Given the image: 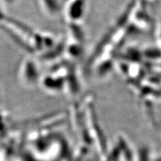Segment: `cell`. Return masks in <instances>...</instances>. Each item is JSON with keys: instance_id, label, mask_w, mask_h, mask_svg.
<instances>
[{"instance_id": "obj_1", "label": "cell", "mask_w": 161, "mask_h": 161, "mask_svg": "<svg viewBox=\"0 0 161 161\" xmlns=\"http://www.w3.org/2000/svg\"><path fill=\"white\" fill-rule=\"evenodd\" d=\"M37 69L35 63L31 60H25L20 68V78L23 84L26 86H32L37 80Z\"/></svg>"}, {"instance_id": "obj_2", "label": "cell", "mask_w": 161, "mask_h": 161, "mask_svg": "<svg viewBox=\"0 0 161 161\" xmlns=\"http://www.w3.org/2000/svg\"><path fill=\"white\" fill-rule=\"evenodd\" d=\"M85 0H69L66 7L67 17L70 19H78L83 14Z\"/></svg>"}, {"instance_id": "obj_3", "label": "cell", "mask_w": 161, "mask_h": 161, "mask_svg": "<svg viewBox=\"0 0 161 161\" xmlns=\"http://www.w3.org/2000/svg\"><path fill=\"white\" fill-rule=\"evenodd\" d=\"M40 8L46 15L55 17L60 10V0H37Z\"/></svg>"}, {"instance_id": "obj_4", "label": "cell", "mask_w": 161, "mask_h": 161, "mask_svg": "<svg viewBox=\"0 0 161 161\" xmlns=\"http://www.w3.org/2000/svg\"><path fill=\"white\" fill-rule=\"evenodd\" d=\"M2 3L6 5H13L14 3H15L17 2V0H1Z\"/></svg>"}]
</instances>
